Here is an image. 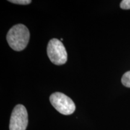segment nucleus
<instances>
[{
    "instance_id": "obj_1",
    "label": "nucleus",
    "mask_w": 130,
    "mask_h": 130,
    "mask_svg": "<svg viewBox=\"0 0 130 130\" xmlns=\"http://www.w3.org/2000/svg\"><path fill=\"white\" fill-rule=\"evenodd\" d=\"M30 31L25 25L19 24L14 25L7 32V41L11 48L21 51L26 48L30 40Z\"/></svg>"
},
{
    "instance_id": "obj_2",
    "label": "nucleus",
    "mask_w": 130,
    "mask_h": 130,
    "mask_svg": "<svg viewBox=\"0 0 130 130\" xmlns=\"http://www.w3.org/2000/svg\"><path fill=\"white\" fill-rule=\"evenodd\" d=\"M47 54L50 60L56 65H62L66 63L68 54L61 40L52 39L47 46Z\"/></svg>"
},
{
    "instance_id": "obj_3",
    "label": "nucleus",
    "mask_w": 130,
    "mask_h": 130,
    "mask_svg": "<svg viewBox=\"0 0 130 130\" xmlns=\"http://www.w3.org/2000/svg\"><path fill=\"white\" fill-rule=\"evenodd\" d=\"M50 101L57 111L64 115H70L75 111L74 101L67 95L60 92H56L50 96Z\"/></svg>"
},
{
    "instance_id": "obj_4",
    "label": "nucleus",
    "mask_w": 130,
    "mask_h": 130,
    "mask_svg": "<svg viewBox=\"0 0 130 130\" xmlns=\"http://www.w3.org/2000/svg\"><path fill=\"white\" fill-rule=\"evenodd\" d=\"M28 113L23 105H16L10 121V130H26L28 125Z\"/></svg>"
},
{
    "instance_id": "obj_5",
    "label": "nucleus",
    "mask_w": 130,
    "mask_h": 130,
    "mask_svg": "<svg viewBox=\"0 0 130 130\" xmlns=\"http://www.w3.org/2000/svg\"><path fill=\"white\" fill-rule=\"evenodd\" d=\"M121 81L123 86L130 88V71L125 72L123 75Z\"/></svg>"
},
{
    "instance_id": "obj_6",
    "label": "nucleus",
    "mask_w": 130,
    "mask_h": 130,
    "mask_svg": "<svg viewBox=\"0 0 130 130\" xmlns=\"http://www.w3.org/2000/svg\"><path fill=\"white\" fill-rule=\"evenodd\" d=\"M120 7L122 9L129 10L130 9V0H123L120 4Z\"/></svg>"
},
{
    "instance_id": "obj_7",
    "label": "nucleus",
    "mask_w": 130,
    "mask_h": 130,
    "mask_svg": "<svg viewBox=\"0 0 130 130\" xmlns=\"http://www.w3.org/2000/svg\"><path fill=\"white\" fill-rule=\"evenodd\" d=\"M9 1L14 4L21 5H27L31 3V0H9Z\"/></svg>"
}]
</instances>
